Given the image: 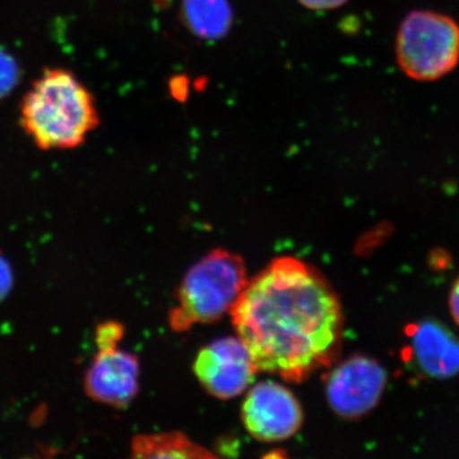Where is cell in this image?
<instances>
[{
	"instance_id": "1",
	"label": "cell",
	"mask_w": 459,
	"mask_h": 459,
	"mask_svg": "<svg viewBox=\"0 0 459 459\" xmlns=\"http://www.w3.org/2000/svg\"><path fill=\"white\" fill-rule=\"evenodd\" d=\"M230 316L256 370L287 382L331 367L342 343L336 292L318 271L292 256L274 259L247 281Z\"/></svg>"
},
{
	"instance_id": "2",
	"label": "cell",
	"mask_w": 459,
	"mask_h": 459,
	"mask_svg": "<svg viewBox=\"0 0 459 459\" xmlns=\"http://www.w3.org/2000/svg\"><path fill=\"white\" fill-rule=\"evenodd\" d=\"M20 124L42 151L74 150L98 128L100 117L95 98L74 72L47 68L23 96Z\"/></svg>"
},
{
	"instance_id": "3",
	"label": "cell",
	"mask_w": 459,
	"mask_h": 459,
	"mask_svg": "<svg viewBox=\"0 0 459 459\" xmlns=\"http://www.w3.org/2000/svg\"><path fill=\"white\" fill-rule=\"evenodd\" d=\"M247 281L240 256L228 250H213L186 272L171 312V327L184 332L222 318L231 312Z\"/></svg>"
},
{
	"instance_id": "4",
	"label": "cell",
	"mask_w": 459,
	"mask_h": 459,
	"mask_svg": "<svg viewBox=\"0 0 459 459\" xmlns=\"http://www.w3.org/2000/svg\"><path fill=\"white\" fill-rule=\"evenodd\" d=\"M395 56L411 80H440L458 65L459 25L446 14L411 12L398 30Z\"/></svg>"
},
{
	"instance_id": "5",
	"label": "cell",
	"mask_w": 459,
	"mask_h": 459,
	"mask_svg": "<svg viewBox=\"0 0 459 459\" xmlns=\"http://www.w3.org/2000/svg\"><path fill=\"white\" fill-rule=\"evenodd\" d=\"M388 376L382 365L368 356H352L329 371L325 394L340 418L356 420L371 412L385 394Z\"/></svg>"
},
{
	"instance_id": "6",
	"label": "cell",
	"mask_w": 459,
	"mask_h": 459,
	"mask_svg": "<svg viewBox=\"0 0 459 459\" xmlns=\"http://www.w3.org/2000/svg\"><path fill=\"white\" fill-rule=\"evenodd\" d=\"M247 433L261 442H281L294 437L303 424L300 402L276 382L258 383L247 392L241 407Z\"/></svg>"
},
{
	"instance_id": "7",
	"label": "cell",
	"mask_w": 459,
	"mask_h": 459,
	"mask_svg": "<svg viewBox=\"0 0 459 459\" xmlns=\"http://www.w3.org/2000/svg\"><path fill=\"white\" fill-rule=\"evenodd\" d=\"M193 369L205 391L220 400L243 394L258 371L238 336L219 338L207 344L198 352Z\"/></svg>"
},
{
	"instance_id": "8",
	"label": "cell",
	"mask_w": 459,
	"mask_h": 459,
	"mask_svg": "<svg viewBox=\"0 0 459 459\" xmlns=\"http://www.w3.org/2000/svg\"><path fill=\"white\" fill-rule=\"evenodd\" d=\"M140 388V362L132 353L100 350L84 377V389L92 400L108 406H128Z\"/></svg>"
},
{
	"instance_id": "9",
	"label": "cell",
	"mask_w": 459,
	"mask_h": 459,
	"mask_svg": "<svg viewBox=\"0 0 459 459\" xmlns=\"http://www.w3.org/2000/svg\"><path fill=\"white\" fill-rule=\"evenodd\" d=\"M409 358L420 373L433 379L459 376V338L434 320L415 323L406 328Z\"/></svg>"
},
{
	"instance_id": "10",
	"label": "cell",
	"mask_w": 459,
	"mask_h": 459,
	"mask_svg": "<svg viewBox=\"0 0 459 459\" xmlns=\"http://www.w3.org/2000/svg\"><path fill=\"white\" fill-rule=\"evenodd\" d=\"M180 18L201 40L217 41L231 30L234 12L229 0H181Z\"/></svg>"
},
{
	"instance_id": "11",
	"label": "cell",
	"mask_w": 459,
	"mask_h": 459,
	"mask_svg": "<svg viewBox=\"0 0 459 459\" xmlns=\"http://www.w3.org/2000/svg\"><path fill=\"white\" fill-rule=\"evenodd\" d=\"M134 457H204L207 453L179 434L144 435L133 440Z\"/></svg>"
},
{
	"instance_id": "12",
	"label": "cell",
	"mask_w": 459,
	"mask_h": 459,
	"mask_svg": "<svg viewBox=\"0 0 459 459\" xmlns=\"http://www.w3.org/2000/svg\"><path fill=\"white\" fill-rule=\"evenodd\" d=\"M21 80L17 60L7 51L0 49V99L7 98Z\"/></svg>"
},
{
	"instance_id": "13",
	"label": "cell",
	"mask_w": 459,
	"mask_h": 459,
	"mask_svg": "<svg viewBox=\"0 0 459 459\" xmlns=\"http://www.w3.org/2000/svg\"><path fill=\"white\" fill-rule=\"evenodd\" d=\"M123 325L117 322L102 323L96 331V342L100 350L114 349L122 341Z\"/></svg>"
},
{
	"instance_id": "14",
	"label": "cell",
	"mask_w": 459,
	"mask_h": 459,
	"mask_svg": "<svg viewBox=\"0 0 459 459\" xmlns=\"http://www.w3.org/2000/svg\"><path fill=\"white\" fill-rule=\"evenodd\" d=\"M13 286V271L11 263L0 255V301L7 298Z\"/></svg>"
},
{
	"instance_id": "15",
	"label": "cell",
	"mask_w": 459,
	"mask_h": 459,
	"mask_svg": "<svg viewBox=\"0 0 459 459\" xmlns=\"http://www.w3.org/2000/svg\"><path fill=\"white\" fill-rule=\"evenodd\" d=\"M305 8L310 11H331L343 5L347 0H298Z\"/></svg>"
},
{
	"instance_id": "16",
	"label": "cell",
	"mask_w": 459,
	"mask_h": 459,
	"mask_svg": "<svg viewBox=\"0 0 459 459\" xmlns=\"http://www.w3.org/2000/svg\"><path fill=\"white\" fill-rule=\"evenodd\" d=\"M449 310H451L455 325H459V279L453 283L451 292H449Z\"/></svg>"
}]
</instances>
